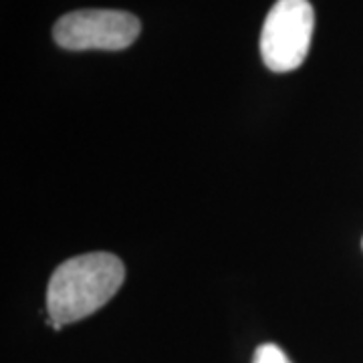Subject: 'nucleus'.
<instances>
[{"mask_svg":"<svg viewBox=\"0 0 363 363\" xmlns=\"http://www.w3.org/2000/svg\"><path fill=\"white\" fill-rule=\"evenodd\" d=\"M123 281L125 267L116 255L89 252L65 260L47 286L49 325L59 331L63 325L89 317L116 295Z\"/></svg>","mask_w":363,"mask_h":363,"instance_id":"f257e3e1","label":"nucleus"},{"mask_svg":"<svg viewBox=\"0 0 363 363\" xmlns=\"http://www.w3.org/2000/svg\"><path fill=\"white\" fill-rule=\"evenodd\" d=\"M315 11L309 0H277L260 33V57L274 73L303 65L311 49Z\"/></svg>","mask_w":363,"mask_h":363,"instance_id":"f03ea898","label":"nucleus"},{"mask_svg":"<svg viewBox=\"0 0 363 363\" xmlns=\"http://www.w3.org/2000/svg\"><path fill=\"white\" fill-rule=\"evenodd\" d=\"M142 23L135 14L109 9L67 13L52 28V39L69 51H121L135 43Z\"/></svg>","mask_w":363,"mask_h":363,"instance_id":"7ed1b4c3","label":"nucleus"},{"mask_svg":"<svg viewBox=\"0 0 363 363\" xmlns=\"http://www.w3.org/2000/svg\"><path fill=\"white\" fill-rule=\"evenodd\" d=\"M252 363H291L286 359V355L272 343H264L259 350L255 351V359Z\"/></svg>","mask_w":363,"mask_h":363,"instance_id":"20e7f679","label":"nucleus"}]
</instances>
